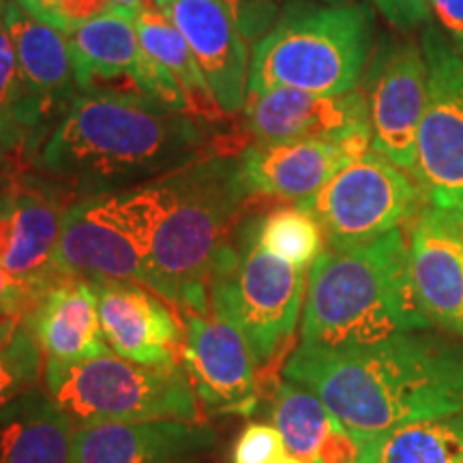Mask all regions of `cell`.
Segmentation results:
<instances>
[{"instance_id": "cell-3", "label": "cell", "mask_w": 463, "mask_h": 463, "mask_svg": "<svg viewBox=\"0 0 463 463\" xmlns=\"http://www.w3.org/2000/svg\"><path fill=\"white\" fill-rule=\"evenodd\" d=\"M146 253V288L184 314H211L217 260L234 241L253 198L241 181L239 159L211 155L137 187Z\"/></svg>"}, {"instance_id": "cell-41", "label": "cell", "mask_w": 463, "mask_h": 463, "mask_svg": "<svg viewBox=\"0 0 463 463\" xmlns=\"http://www.w3.org/2000/svg\"><path fill=\"white\" fill-rule=\"evenodd\" d=\"M3 161H5V150L0 148V164H3Z\"/></svg>"}, {"instance_id": "cell-40", "label": "cell", "mask_w": 463, "mask_h": 463, "mask_svg": "<svg viewBox=\"0 0 463 463\" xmlns=\"http://www.w3.org/2000/svg\"><path fill=\"white\" fill-rule=\"evenodd\" d=\"M5 194H7V184H5L3 178H0V200H3Z\"/></svg>"}, {"instance_id": "cell-22", "label": "cell", "mask_w": 463, "mask_h": 463, "mask_svg": "<svg viewBox=\"0 0 463 463\" xmlns=\"http://www.w3.org/2000/svg\"><path fill=\"white\" fill-rule=\"evenodd\" d=\"M45 361H82L112 352L103 339L95 281L61 277L24 320Z\"/></svg>"}, {"instance_id": "cell-34", "label": "cell", "mask_w": 463, "mask_h": 463, "mask_svg": "<svg viewBox=\"0 0 463 463\" xmlns=\"http://www.w3.org/2000/svg\"><path fill=\"white\" fill-rule=\"evenodd\" d=\"M430 22L463 58V0H430Z\"/></svg>"}, {"instance_id": "cell-29", "label": "cell", "mask_w": 463, "mask_h": 463, "mask_svg": "<svg viewBox=\"0 0 463 463\" xmlns=\"http://www.w3.org/2000/svg\"><path fill=\"white\" fill-rule=\"evenodd\" d=\"M45 358L24 320H0V410L42 384Z\"/></svg>"}, {"instance_id": "cell-33", "label": "cell", "mask_w": 463, "mask_h": 463, "mask_svg": "<svg viewBox=\"0 0 463 463\" xmlns=\"http://www.w3.org/2000/svg\"><path fill=\"white\" fill-rule=\"evenodd\" d=\"M375 7L391 26L412 33L430 20V0H373Z\"/></svg>"}, {"instance_id": "cell-43", "label": "cell", "mask_w": 463, "mask_h": 463, "mask_svg": "<svg viewBox=\"0 0 463 463\" xmlns=\"http://www.w3.org/2000/svg\"><path fill=\"white\" fill-rule=\"evenodd\" d=\"M189 463H200V459L198 461H189Z\"/></svg>"}, {"instance_id": "cell-32", "label": "cell", "mask_w": 463, "mask_h": 463, "mask_svg": "<svg viewBox=\"0 0 463 463\" xmlns=\"http://www.w3.org/2000/svg\"><path fill=\"white\" fill-rule=\"evenodd\" d=\"M37 300L31 288L0 266V320H26Z\"/></svg>"}, {"instance_id": "cell-37", "label": "cell", "mask_w": 463, "mask_h": 463, "mask_svg": "<svg viewBox=\"0 0 463 463\" xmlns=\"http://www.w3.org/2000/svg\"><path fill=\"white\" fill-rule=\"evenodd\" d=\"M148 5H153V0H108L106 9H114V11H118V14L129 15L136 20V17L148 7Z\"/></svg>"}, {"instance_id": "cell-23", "label": "cell", "mask_w": 463, "mask_h": 463, "mask_svg": "<svg viewBox=\"0 0 463 463\" xmlns=\"http://www.w3.org/2000/svg\"><path fill=\"white\" fill-rule=\"evenodd\" d=\"M273 425L289 457L300 463H356L358 442L331 410L297 382H281L273 399Z\"/></svg>"}, {"instance_id": "cell-21", "label": "cell", "mask_w": 463, "mask_h": 463, "mask_svg": "<svg viewBox=\"0 0 463 463\" xmlns=\"http://www.w3.org/2000/svg\"><path fill=\"white\" fill-rule=\"evenodd\" d=\"M7 26L45 136V129L50 131L80 95L67 34L26 14L15 0H7Z\"/></svg>"}, {"instance_id": "cell-20", "label": "cell", "mask_w": 463, "mask_h": 463, "mask_svg": "<svg viewBox=\"0 0 463 463\" xmlns=\"http://www.w3.org/2000/svg\"><path fill=\"white\" fill-rule=\"evenodd\" d=\"M358 155L322 140L253 142L239 157L241 181L251 195L303 202Z\"/></svg>"}, {"instance_id": "cell-4", "label": "cell", "mask_w": 463, "mask_h": 463, "mask_svg": "<svg viewBox=\"0 0 463 463\" xmlns=\"http://www.w3.org/2000/svg\"><path fill=\"white\" fill-rule=\"evenodd\" d=\"M430 328L414 294L403 225L367 245L324 249L311 264L300 328L303 347L350 350Z\"/></svg>"}, {"instance_id": "cell-9", "label": "cell", "mask_w": 463, "mask_h": 463, "mask_svg": "<svg viewBox=\"0 0 463 463\" xmlns=\"http://www.w3.org/2000/svg\"><path fill=\"white\" fill-rule=\"evenodd\" d=\"M419 43L427 65V103L412 178L430 206L463 213V58L430 20Z\"/></svg>"}, {"instance_id": "cell-1", "label": "cell", "mask_w": 463, "mask_h": 463, "mask_svg": "<svg viewBox=\"0 0 463 463\" xmlns=\"http://www.w3.org/2000/svg\"><path fill=\"white\" fill-rule=\"evenodd\" d=\"M215 136L195 116L142 95L80 92L31 153L62 194L140 187L211 157Z\"/></svg>"}, {"instance_id": "cell-42", "label": "cell", "mask_w": 463, "mask_h": 463, "mask_svg": "<svg viewBox=\"0 0 463 463\" xmlns=\"http://www.w3.org/2000/svg\"><path fill=\"white\" fill-rule=\"evenodd\" d=\"M153 3H155V5H157V7H159V5H161V3H164V0H153Z\"/></svg>"}, {"instance_id": "cell-5", "label": "cell", "mask_w": 463, "mask_h": 463, "mask_svg": "<svg viewBox=\"0 0 463 463\" xmlns=\"http://www.w3.org/2000/svg\"><path fill=\"white\" fill-rule=\"evenodd\" d=\"M373 52V11L367 3H288L251 52L249 95L297 89L344 95L363 82Z\"/></svg>"}, {"instance_id": "cell-16", "label": "cell", "mask_w": 463, "mask_h": 463, "mask_svg": "<svg viewBox=\"0 0 463 463\" xmlns=\"http://www.w3.org/2000/svg\"><path fill=\"white\" fill-rule=\"evenodd\" d=\"M161 11L183 33L222 112H242L249 97L251 50L230 11L219 0H172Z\"/></svg>"}, {"instance_id": "cell-18", "label": "cell", "mask_w": 463, "mask_h": 463, "mask_svg": "<svg viewBox=\"0 0 463 463\" xmlns=\"http://www.w3.org/2000/svg\"><path fill=\"white\" fill-rule=\"evenodd\" d=\"M217 442L206 422H97L75 430L71 463H189Z\"/></svg>"}, {"instance_id": "cell-13", "label": "cell", "mask_w": 463, "mask_h": 463, "mask_svg": "<svg viewBox=\"0 0 463 463\" xmlns=\"http://www.w3.org/2000/svg\"><path fill=\"white\" fill-rule=\"evenodd\" d=\"M183 364L204 412L249 416L258 405V361L239 326L217 314H184Z\"/></svg>"}, {"instance_id": "cell-36", "label": "cell", "mask_w": 463, "mask_h": 463, "mask_svg": "<svg viewBox=\"0 0 463 463\" xmlns=\"http://www.w3.org/2000/svg\"><path fill=\"white\" fill-rule=\"evenodd\" d=\"M108 7V0H65V11L73 24L89 20V17L101 14Z\"/></svg>"}, {"instance_id": "cell-10", "label": "cell", "mask_w": 463, "mask_h": 463, "mask_svg": "<svg viewBox=\"0 0 463 463\" xmlns=\"http://www.w3.org/2000/svg\"><path fill=\"white\" fill-rule=\"evenodd\" d=\"M65 34L80 92L142 95L189 114L187 97L176 80L144 52L133 17L106 9Z\"/></svg>"}, {"instance_id": "cell-15", "label": "cell", "mask_w": 463, "mask_h": 463, "mask_svg": "<svg viewBox=\"0 0 463 463\" xmlns=\"http://www.w3.org/2000/svg\"><path fill=\"white\" fill-rule=\"evenodd\" d=\"M103 339L114 354L137 364L172 369L183 364L181 320L159 294L142 283L97 279Z\"/></svg>"}, {"instance_id": "cell-25", "label": "cell", "mask_w": 463, "mask_h": 463, "mask_svg": "<svg viewBox=\"0 0 463 463\" xmlns=\"http://www.w3.org/2000/svg\"><path fill=\"white\" fill-rule=\"evenodd\" d=\"M356 463H463V414L408 422L358 439Z\"/></svg>"}, {"instance_id": "cell-28", "label": "cell", "mask_w": 463, "mask_h": 463, "mask_svg": "<svg viewBox=\"0 0 463 463\" xmlns=\"http://www.w3.org/2000/svg\"><path fill=\"white\" fill-rule=\"evenodd\" d=\"M253 234L260 245L286 262L307 269L324 251V232L303 206H281L251 217Z\"/></svg>"}, {"instance_id": "cell-11", "label": "cell", "mask_w": 463, "mask_h": 463, "mask_svg": "<svg viewBox=\"0 0 463 463\" xmlns=\"http://www.w3.org/2000/svg\"><path fill=\"white\" fill-rule=\"evenodd\" d=\"M372 148L412 174L416 137L427 103V65L414 39L386 42L369 61L363 78Z\"/></svg>"}, {"instance_id": "cell-2", "label": "cell", "mask_w": 463, "mask_h": 463, "mask_svg": "<svg viewBox=\"0 0 463 463\" xmlns=\"http://www.w3.org/2000/svg\"><path fill=\"white\" fill-rule=\"evenodd\" d=\"M283 372L314 392L356 442L463 412V347L427 331L350 350L300 345Z\"/></svg>"}, {"instance_id": "cell-17", "label": "cell", "mask_w": 463, "mask_h": 463, "mask_svg": "<svg viewBox=\"0 0 463 463\" xmlns=\"http://www.w3.org/2000/svg\"><path fill=\"white\" fill-rule=\"evenodd\" d=\"M67 206L45 184H24L0 200V266L37 298L62 277L56 253Z\"/></svg>"}, {"instance_id": "cell-35", "label": "cell", "mask_w": 463, "mask_h": 463, "mask_svg": "<svg viewBox=\"0 0 463 463\" xmlns=\"http://www.w3.org/2000/svg\"><path fill=\"white\" fill-rule=\"evenodd\" d=\"M26 14L37 17L43 24L54 26L58 31L69 33L75 26L71 20H69L65 11V0H15Z\"/></svg>"}, {"instance_id": "cell-39", "label": "cell", "mask_w": 463, "mask_h": 463, "mask_svg": "<svg viewBox=\"0 0 463 463\" xmlns=\"http://www.w3.org/2000/svg\"><path fill=\"white\" fill-rule=\"evenodd\" d=\"M277 463H300L298 459H294V457H289V455H286V457H283V459L281 461H277Z\"/></svg>"}, {"instance_id": "cell-14", "label": "cell", "mask_w": 463, "mask_h": 463, "mask_svg": "<svg viewBox=\"0 0 463 463\" xmlns=\"http://www.w3.org/2000/svg\"><path fill=\"white\" fill-rule=\"evenodd\" d=\"M410 275L431 326L463 339V213L422 208L410 230Z\"/></svg>"}, {"instance_id": "cell-8", "label": "cell", "mask_w": 463, "mask_h": 463, "mask_svg": "<svg viewBox=\"0 0 463 463\" xmlns=\"http://www.w3.org/2000/svg\"><path fill=\"white\" fill-rule=\"evenodd\" d=\"M422 198L419 183L408 172L369 148L297 204L320 223L328 247L352 249L402 228Z\"/></svg>"}, {"instance_id": "cell-38", "label": "cell", "mask_w": 463, "mask_h": 463, "mask_svg": "<svg viewBox=\"0 0 463 463\" xmlns=\"http://www.w3.org/2000/svg\"><path fill=\"white\" fill-rule=\"evenodd\" d=\"M277 3V0H273ZM288 3H294V0H288ZM311 3H320V5H350L354 3V0H311Z\"/></svg>"}, {"instance_id": "cell-7", "label": "cell", "mask_w": 463, "mask_h": 463, "mask_svg": "<svg viewBox=\"0 0 463 463\" xmlns=\"http://www.w3.org/2000/svg\"><path fill=\"white\" fill-rule=\"evenodd\" d=\"M307 277V269L266 251L253 234L251 219H245L217 260L211 311L239 326L258 364H264L292 339Z\"/></svg>"}, {"instance_id": "cell-27", "label": "cell", "mask_w": 463, "mask_h": 463, "mask_svg": "<svg viewBox=\"0 0 463 463\" xmlns=\"http://www.w3.org/2000/svg\"><path fill=\"white\" fill-rule=\"evenodd\" d=\"M42 137V120L22 78L7 26V0H0V148L5 155L24 150L31 155Z\"/></svg>"}, {"instance_id": "cell-30", "label": "cell", "mask_w": 463, "mask_h": 463, "mask_svg": "<svg viewBox=\"0 0 463 463\" xmlns=\"http://www.w3.org/2000/svg\"><path fill=\"white\" fill-rule=\"evenodd\" d=\"M286 455V442L275 425L249 422L236 438L232 463H277Z\"/></svg>"}, {"instance_id": "cell-26", "label": "cell", "mask_w": 463, "mask_h": 463, "mask_svg": "<svg viewBox=\"0 0 463 463\" xmlns=\"http://www.w3.org/2000/svg\"><path fill=\"white\" fill-rule=\"evenodd\" d=\"M136 26L142 48L150 61L170 73L183 89L189 103V114L204 120H215L223 116L195 62L194 52L170 15L153 3L136 17Z\"/></svg>"}, {"instance_id": "cell-12", "label": "cell", "mask_w": 463, "mask_h": 463, "mask_svg": "<svg viewBox=\"0 0 463 463\" xmlns=\"http://www.w3.org/2000/svg\"><path fill=\"white\" fill-rule=\"evenodd\" d=\"M245 127L256 142L322 140L345 144L363 155L372 148V127L363 90L317 95L297 89H275L249 95Z\"/></svg>"}, {"instance_id": "cell-6", "label": "cell", "mask_w": 463, "mask_h": 463, "mask_svg": "<svg viewBox=\"0 0 463 463\" xmlns=\"http://www.w3.org/2000/svg\"><path fill=\"white\" fill-rule=\"evenodd\" d=\"M43 384L75 427L202 419L184 364L157 369L106 352L82 361H45Z\"/></svg>"}, {"instance_id": "cell-31", "label": "cell", "mask_w": 463, "mask_h": 463, "mask_svg": "<svg viewBox=\"0 0 463 463\" xmlns=\"http://www.w3.org/2000/svg\"><path fill=\"white\" fill-rule=\"evenodd\" d=\"M170 3L172 0H164L159 9L167 7ZM219 3L230 11V15L236 20L247 42L256 37L262 39L279 17L277 15V3H273V0H219Z\"/></svg>"}, {"instance_id": "cell-19", "label": "cell", "mask_w": 463, "mask_h": 463, "mask_svg": "<svg viewBox=\"0 0 463 463\" xmlns=\"http://www.w3.org/2000/svg\"><path fill=\"white\" fill-rule=\"evenodd\" d=\"M58 273L82 279H123L146 286L144 260L106 206V195H82L67 206L56 253Z\"/></svg>"}, {"instance_id": "cell-24", "label": "cell", "mask_w": 463, "mask_h": 463, "mask_svg": "<svg viewBox=\"0 0 463 463\" xmlns=\"http://www.w3.org/2000/svg\"><path fill=\"white\" fill-rule=\"evenodd\" d=\"M75 422L50 392H24L0 410V463H71Z\"/></svg>"}]
</instances>
